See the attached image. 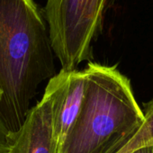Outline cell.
I'll return each mask as SVG.
<instances>
[{"label":"cell","mask_w":153,"mask_h":153,"mask_svg":"<svg viewBox=\"0 0 153 153\" xmlns=\"http://www.w3.org/2000/svg\"><path fill=\"white\" fill-rule=\"evenodd\" d=\"M54 57L45 15L34 0H0V121L11 133L55 75Z\"/></svg>","instance_id":"6da1fadb"},{"label":"cell","mask_w":153,"mask_h":153,"mask_svg":"<svg viewBox=\"0 0 153 153\" xmlns=\"http://www.w3.org/2000/svg\"><path fill=\"white\" fill-rule=\"evenodd\" d=\"M79 114L58 153H118L145 123L130 79L116 66L89 61Z\"/></svg>","instance_id":"7a4b0ae2"},{"label":"cell","mask_w":153,"mask_h":153,"mask_svg":"<svg viewBox=\"0 0 153 153\" xmlns=\"http://www.w3.org/2000/svg\"><path fill=\"white\" fill-rule=\"evenodd\" d=\"M114 0H47L44 15L51 47L61 69L72 71L92 58L105 16Z\"/></svg>","instance_id":"3957f363"},{"label":"cell","mask_w":153,"mask_h":153,"mask_svg":"<svg viewBox=\"0 0 153 153\" xmlns=\"http://www.w3.org/2000/svg\"><path fill=\"white\" fill-rule=\"evenodd\" d=\"M5 153H58L53 131V91L50 84L22 126L13 133L11 144Z\"/></svg>","instance_id":"277c9868"},{"label":"cell","mask_w":153,"mask_h":153,"mask_svg":"<svg viewBox=\"0 0 153 153\" xmlns=\"http://www.w3.org/2000/svg\"><path fill=\"white\" fill-rule=\"evenodd\" d=\"M48 84L53 91V131L59 149L81 109L85 74L83 70L60 69L49 79Z\"/></svg>","instance_id":"5b68a950"},{"label":"cell","mask_w":153,"mask_h":153,"mask_svg":"<svg viewBox=\"0 0 153 153\" xmlns=\"http://www.w3.org/2000/svg\"><path fill=\"white\" fill-rule=\"evenodd\" d=\"M145 123L133 139L118 153H130L142 146L153 144V98L144 105Z\"/></svg>","instance_id":"8992f818"},{"label":"cell","mask_w":153,"mask_h":153,"mask_svg":"<svg viewBox=\"0 0 153 153\" xmlns=\"http://www.w3.org/2000/svg\"><path fill=\"white\" fill-rule=\"evenodd\" d=\"M12 136L13 133L0 121V153H5L7 150L12 141Z\"/></svg>","instance_id":"52a82bcc"},{"label":"cell","mask_w":153,"mask_h":153,"mask_svg":"<svg viewBox=\"0 0 153 153\" xmlns=\"http://www.w3.org/2000/svg\"><path fill=\"white\" fill-rule=\"evenodd\" d=\"M130 153H153V144L146 145L135 149L134 150L131 151Z\"/></svg>","instance_id":"ba28073f"},{"label":"cell","mask_w":153,"mask_h":153,"mask_svg":"<svg viewBox=\"0 0 153 153\" xmlns=\"http://www.w3.org/2000/svg\"><path fill=\"white\" fill-rule=\"evenodd\" d=\"M1 95H2V92H1V90H0V98H1Z\"/></svg>","instance_id":"9c48e42d"}]
</instances>
